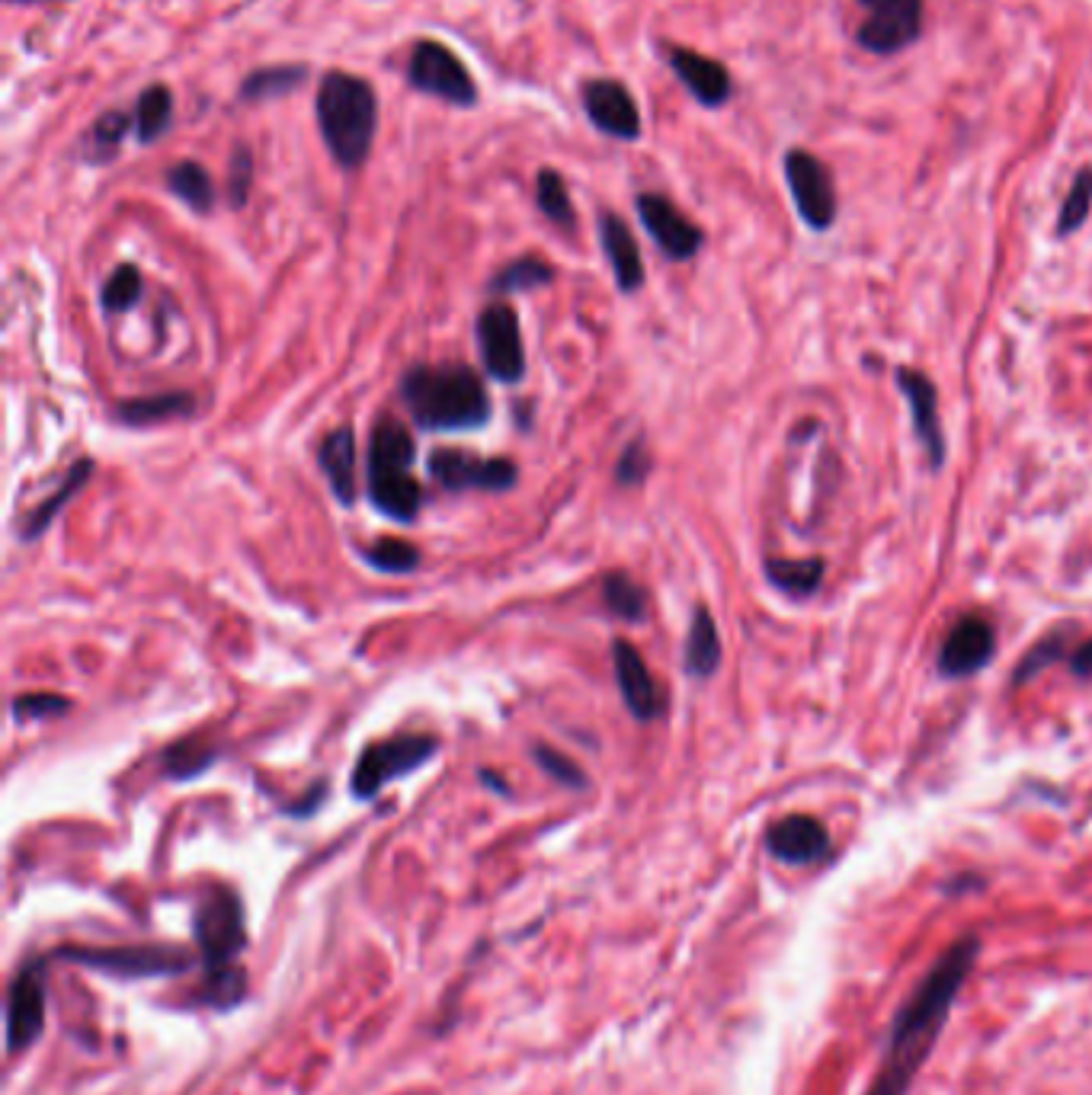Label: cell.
<instances>
[{"label": "cell", "instance_id": "f35d334b", "mask_svg": "<svg viewBox=\"0 0 1092 1095\" xmlns=\"http://www.w3.org/2000/svg\"><path fill=\"white\" fill-rule=\"evenodd\" d=\"M532 756H535V762H538L541 769L549 773L555 782H561V785H568V788H577V792L587 788V773L580 769V765H577L571 756H564V753H558V749H552V746H544V743L535 746Z\"/></svg>", "mask_w": 1092, "mask_h": 1095}, {"label": "cell", "instance_id": "d4e9b609", "mask_svg": "<svg viewBox=\"0 0 1092 1095\" xmlns=\"http://www.w3.org/2000/svg\"><path fill=\"white\" fill-rule=\"evenodd\" d=\"M196 410L192 394L186 391H167V394H151V397H135L116 407V416L129 426H145L170 416H189Z\"/></svg>", "mask_w": 1092, "mask_h": 1095}, {"label": "cell", "instance_id": "5bb4252c", "mask_svg": "<svg viewBox=\"0 0 1092 1095\" xmlns=\"http://www.w3.org/2000/svg\"><path fill=\"white\" fill-rule=\"evenodd\" d=\"M634 205H637V218H641L644 231L653 238V244L664 250V257H670L677 263H686V260H692L702 250V244H705L702 228L696 222H689V218L667 196L641 192L634 199Z\"/></svg>", "mask_w": 1092, "mask_h": 1095}, {"label": "cell", "instance_id": "ba28073f", "mask_svg": "<svg viewBox=\"0 0 1092 1095\" xmlns=\"http://www.w3.org/2000/svg\"><path fill=\"white\" fill-rule=\"evenodd\" d=\"M862 23L855 39L871 55H901L923 33V0H855Z\"/></svg>", "mask_w": 1092, "mask_h": 1095}, {"label": "cell", "instance_id": "f6af8a7d", "mask_svg": "<svg viewBox=\"0 0 1092 1095\" xmlns=\"http://www.w3.org/2000/svg\"><path fill=\"white\" fill-rule=\"evenodd\" d=\"M11 4H36V0H11Z\"/></svg>", "mask_w": 1092, "mask_h": 1095}, {"label": "cell", "instance_id": "7bdbcfd3", "mask_svg": "<svg viewBox=\"0 0 1092 1095\" xmlns=\"http://www.w3.org/2000/svg\"><path fill=\"white\" fill-rule=\"evenodd\" d=\"M1070 673L1079 676V680L1092 676V637L1082 641V644L1070 653Z\"/></svg>", "mask_w": 1092, "mask_h": 1095}, {"label": "cell", "instance_id": "44dd1931", "mask_svg": "<svg viewBox=\"0 0 1092 1095\" xmlns=\"http://www.w3.org/2000/svg\"><path fill=\"white\" fill-rule=\"evenodd\" d=\"M599 244H603V254L615 273V282L622 292H637L644 285V263H641V250H637V241L631 235V228L622 222L618 215L606 211L599 218Z\"/></svg>", "mask_w": 1092, "mask_h": 1095}, {"label": "cell", "instance_id": "ac0fdd59", "mask_svg": "<svg viewBox=\"0 0 1092 1095\" xmlns=\"http://www.w3.org/2000/svg\"><path fill=\"white\" fill-rule=\"evenodd\" d=\"M897 385H901V391L910 401L913 432H917L920 446L929 456V465L942 468L945 465V432H942V420H939V391H936L932 378L917 372V369H910V366H901L897 369Z\"/></svg>", "mask_w": 1092, "mask_h": 1095}, {"label": "cell", "instance_id": "8d00e7d4", "mask_svg": "<svg viewBox=\"0 0 1092 1095\" xmlns=\"http://www.w3.org/2000/svg\"><path fill=\"white\" fill-rule=\"evenodd\" d=\"M99 298H103V308L109 314H123V311L135 308L138 298H142V273H138V266L123 263L113 276L106 279Z\"/></svg>", "mask_w": 1092, "mask_h": 1095}, {"label": "cell", "instance_id": "7402d4cb", "mask_svg": "<svg viewBox=\"0 0 1092 1095\" xmlns=\"http://www.w3.org/2000/svg\"><path fill=\"white\" fill-rule=\"evenodd\" d=\"M317 462H320V471H323L327 484H331L334 497L344 506H350L356 500V440H353V429L340 426L327 435L320 452H317Z\"/></svg>", "mask_w": 1092, "mask_h": 1095}, {"label": "cell", "instance_id": "1f68e13d", "mask_svg": "<svg viewBox=\"0 0 1092 1095\" xmlns=\"http://www.w3.org/2000/svg\"><path fill=\"white\" fill-rule=\"evenodd\" d=\"M603 599L609 612H615L622 621H641L647 615V593L641 583H634L625 571H612L603 580Z\"/></svg>", "mask_w": 1092, "mask_h": 1095}, {"label": "cell", "instance_id": "d590c367", "mask_svg": "<svg viewBox=\"0 0 1092 1095\" xmlns=\"http://www.w3.org/2000/svg\"><path fill=\"white\" fill-rule=\"evenodd\" d=\"M1089 208H1092V167H1082L1067 196H1063V205H1060V215H1057V235L1067 238V235H1076L1082 225H1086V218H1089Z\"/></svg>", "mask_w": 1092, "mask_h": 1095}, {"label": "cell", "instance_id": "ab89813d", "mask_svg": "<svg viewBox=\"0 0 1092 1095\" xmlns=\"http://www.w3.org/2000/svg\"><path fill=\"white\" fill-rule=\"evenodd\" d=\"M68 708H71L68 699L49 695V692H33V695H17L14 699V718L17 721H39V718L64 714Z\"/></svg>", "mask_w": 1092, "mask_h": 1095}, {"label": "cell", "instance_id": "cb8c5ba5", "mask_svg": "<svg viewBox=\"0 0 1092 1095\" xmlns=\"http://www.w3.org/2000/svg\"><path fill=\"white\" fill-rule=\"evenodd\" d=\"M823 561L820 558H770L766 561V577L773 587L795 599H808L820 590L823 583Z\"/></svg>", "mask_w": 1092, "mask_h": 1095}, {"label": "cell", "instance_id": "7a4b0ae2", "mask_svg": "<svg viewBox=\"0 0 1092 1095\" xmlns=\"http://www.w3.org/2000/svg\"><path fill=\"white\" fill-rule=\"evenodd\" d=\"M192 935L205 964V1003L211 1006L238 1003L247 987L244 970L238 967V958L247 945L244 907L238 894L228 888L208 891L196 907Z\"/></svg>", "mask_w": 1092, "mask_h": 1095}, {"label": "cell", "instance_id": "d6986e66", "mask_svg": "<svg viewBox=\"0 0 1092 1095\" xmlns=\"http://www.w3.org/2000/svg\"><path fill=\"white\" fill-rule=\"evenodd\" d=\"M667 61L673 68V74L680 77V83L708 109H718L730 99L734 93V80H730V71L708 58V55H699L692 49H683V45H670L667 49Z\"/></svg>", "mask_w": 1092, "mask_h": 1095}, {"label": "cell", "instance_id": "e575fe53", "mask_svg": "<svg viewBox=\"0 0 1092 1095\" xmlns=\"http://www.w3.org/2000/svg\"><path fill=\"white\" fill-rule=\"evenodd\" d=\"M555 279V266L552 263H544L541 257H522V260H513L510 266H503L491 289L494 292H529V289H538V285H549Z\"/></svg>", "mask_w": 1092, "mask_h": 1095}, {"label": "cell", "instance_id": "74e56055", "mask_svg": "<svg viewBox=\"0 0 1092 1095\" xmlns=\"http://www.w3.org/2000/svg\"><path fill=\"white\" fill-rule=\"evenodd\" d=\"M132 123H135V119H129L126 113H106V116H99V119L93 123V129H90V151H93V157H96V161H99V157H113V154L119 151L123 138L129 135V129H135Z\"/></svg>", "mask_w": 1092, "mask_h": 1095}, {"label": "cell", "instance_id": "f1b7e54d", "mask_svg": "<svg viewBox=\"0 0 1092 1095\" xmlns=\"http://www.w3.org/2000/svg\"><path fill=\"white\" fill-rule=\"evenodd\" d=\"M535 202H538L541 215L549 218V222H555L558 228L574 231V225H577L574 202H571L568 183H564V177L558 170H538V177H535Z\"/></svg>", "mask_w": 1092, "mask_h": 1095}, {"label": "cell", "instance_id": "9a60e30c", "mask_svg": "<svg viewBox=\"0 0 1092 1095\" xmlns=\"http://www.w3.org/2000/svg\"><path fill=\"white\" fill-rule=\"evenodd\" d=\"M997 653V628L984 615H964L939 650V673L948 680H967L984 670Z\"/></svg>", "mask_w": 1092, "mask_h": 1095}, {"label": "cell", "instance_id": "83f0119b", "mask_svg": "<svg viewBox=\"0 0 1092 1095\" xmlns=\"http://www.w3.org/2000/svg\"><path fill=\"white\" fill-rule=\"evenodd\" d=\"M167 189L183 199L192 211L205 215L215 205V183L208 177V170L196 161H180L167 170Z\"/></svg>", "mask_w": 1092, "mask_h": 1095}, {"label": "cell", "instance_id": "60d3db41", "mask_svg": "<svg viewBox=\"0 0 1092 1095\" xmlns=\"http://www.w3.org/2000/svg\"><path fill=\"white\" fill-rule=\"evenodd\" d=\"M251 183H254V157H251V151L241 145V148L232 154V164H228V199H232V205L241 208V205L247 202Z\"/></svg>", "mask_w": 1092, "mask_h": 1095}, {"label": "cell", "instance_id": "7c38bea8", "mask_svg": "<svg viewBox=\"0 0 1092 1095\" xmlns=\"http://www.w3.org/2000/svg\"><path fill=\"white\" fill-rule=\"evenodd\" d=\"M49 958H30L17 970L7 994V1051L20 1054L45 1028V994H49Z\"/></svg>", "mask_w": 1092, "mask_h": 1095}, {"label": "cell", "instance_id": "6da1fadb", "mask_svg": "<svg viewBox=\"0 0 1092 1095\" xmlns=\"http://www.w3.org/2000/svg\"><path fill=\"white\" fill-rule=\"evenodd\" d=\"M977 954H980V939L967 935V939H958L929 967L923 983L894 1016V1025L885 1044V1060L865 1095H907V1089L917 1079V1070L926 1063L936 1038L945 1028V1019L964 987V980L970 977L977 964Z\"/></svg>", "mask_w": 1092, "mask_h": 1095}, {"label": "cell", "instance_id": "f546056e", "mask_svg": "<svg viewBox=\"0 0 1092 1095\" xmlns=\"http://www.w3.org/2000/svg\"><path fill=\"white\" fill-rule=\"evenodd\" d=\"M308 77V68L304 64H273V68H260L254 71L244 87H241V96L257 103V99H276V96H285L292 90H298Z\"/></svg>", "mask_w": 1092, "mask_h": 1095}, {"label": "cell", "instance_id": "836d02e7", "mask_svg": "<svg viewBox=\"0 0 1092 1095\" xmlns=\"http://www.w3.org/2000/svg\"><path fill=\"white\" fill-rule=\"evenodd\" d=\"M363 558L369 568H375L382 574H413L420 564L417 544H410L404 538H378L366 548Z\"/></svg>", "mask_w": 1092, "mask_h": 1095}, {"label": "cell", "instance_id": "484cf974", "mask_svg": "<svg viewBox=\"0 0 1092 1095\" xmlns=\"http://www.w3.org/2000/svg\"><path fill=\"white\" fill-rule=\"evenodd\" d=\"M90 471H93V462L90 459H84V462H77L71 471H68V478L58 484V490L42 503V506H36L30 516H26V525H23V538H39L52 522H55V516L77 497V490L87 484V478H90Z\"/></svg>", "mask_w": 1092, "mask_h": 1095}, {"label": "cell", "instance_id": "2e32d148", "mask_svg": "<svg viewBox=\"0 0 1092 1095\" xmlns=\"http://www.w3.org/2000/svg\"><path fill=\"white\" fill-rule=\"evenodd\" d=\"M584 109L590 123L618 142H637L641 138V113L631 90L618 80L596 77L584 83Z\"/></svg>", "mask_w": 1092, "mask_h": 1095}, {"label": "cell", "instance_id": "4316f807", "mask_svg": "<svg viewBox=\"0 0 1092 1095\" xmlns=\"http://www.w3.org/2000/svg\"><path fill=\"white\" fill-rule=\"evenodd\" d=\"M170 119H173V93H170V87H164V83L148 87L138 96V103H135V135H138V142L142 145L158 142L170 129Z\"/></svg>", "mask_w": 1092, "mask_h": 1095}, {"label": "cell", "instance_id": "3957f363", "mask_svg": "<svg viewBox=\"0 0 1092 1095\" xmlns=\"http://www.w3.org/2000/svg\"><path fill=\"white\" fill-rule=\"evenodd\" d=\"M314 113L331 157L344 170L363 167L378 132V96L372 83L350 71L323 74Z\"/></svg>", "mask_w": 1092, "mask_h": 1095}, {"label": "cell", "instance_id": "52a82bcc", "mask_svg": "<svg viewBox=\"0 0 1092 1095\" xmlns=\"http://www.w3.org/2000/svg\"><path fill=\"white\" fill-rule=\"evenodd\" d=\"M436 737L429 734H401V737H388L382 743H372L363 749L356 769H353V795L363 801H372L388 782L420 769L423 762H429L436 756Z\"/></svg>", "mask_w": 1092, "mask_h": 1095}, {"label": "cell", "instance_id": "e0dca14e", "mask_svg": "<svg viewBox=\"0 0 1092 1095\" xmlns=\"http://www.w3.org/2000/svg\"><path fill=\"white\" fill-rule=\"evenodd\" d=\"M612 664H615V680H618V692L625 699V708L637 721H658L664 714L667 702H664L658 680L650 676L644 656L637 653V647L631 641H615L612 644Z\"/></svg>", "mask_w": 1092, "mask_h": 1095}, {"label": "cell", "instance_id": "277c9868", "mask_svg": "<svg viewBox=\"0 0 1092 1095\" xmlns=\"http://www.w3.org/2000/svg\"><path fill=\"white\" fill-rule=\"evenodd\" d=\"M401 394L423 429H475L491 420L484 382L465 366H417L401 378Z\"/></svg>", "mask_w": 1092, "mask_h": 1095}, {"label": "cell", "instance_id": "8fae6325", "mask_svg": "<svg viewBox=\"0 0 1092 1095\" xmlns=\"http://www.w3.org/2000/svg\"><path fill=\"white\" fill-rule=\"evenodd\" d=\"M478 347H481V363L494 382L516 385L525 375L522 331H519V317L510 304L497 301V304H487L481 311Z\"/></svg>", "mask_w": 1092, "mask_h": 1095}, {"label": "cell", "instance_id": "9c48e42d", "mask_svg": "<svg viewBox=\"0 0 1092 1095\" xmlns=\"http://www.w3.org/2000/svg\"><path fill=\"white\" fill-rule=\"evenodd\" d=\"M407 80L413 90L426 96H440L452 106H475L478 103V87L462 64V58L443 45V42H417L410 64H407Z\"/></svg>", "mask_w": 1092, "mask_h": 1095}, {"label": "cell", "instance_id": "ee69618b", "mask_svg": "<svg viewBox=\"0 0 1092 1095\" xmlns=\"http://www.w3.org/2000/svg\"><path fill=\"white\" fill-rule=\"evenodd\" d=\"M481 779H484V785H491V788H497L500 795H510V788L500 782V776L497 773H487V769H481Z\"/></svg>", "mask_w": 1092, "mask_h": 1095}, {"label": "cell", "instance_id": "30bf717a", "mask_svg": "<svg viewBox=\"0 0 1092 1095\" xmlns=\"http://www.w3.org/2000/svg\"><path fill=\"white\" fill-rule=\"evenodd\" d=\"M782 170L801 222L811 231H830L836 222V186L827 164L804 148H792L782 161Z\"/></svg>", "mask_w": 1092, "mask_h": 1095}, {"label": "cell", "instance_id": "603a6c76", "mask_svg": "<svg viewBox=\"0 0 1092 1095\" xmlns=\"http://www.w3.org/2000/svg\"><path fill=\"white\" fill-rule=\"evenodd\" d=\"M683 667L689 676L696 680H708L715 676V670L721 667V637H718V625L711 618V612L705 606H699L692 612V625L686 634V656Z\"/></svg>", "mask_w": 1092, "mask_h": 1095}, {"label": "cell", "instance_id": "4dcf8cb0", "mask_svg": "<svg viewBox=\"0 0 1092 1095\" xmlns=\"http://www.w3.org/2000/svg\"><path fill=\"white\" fill-rule=\"evenodd\" d=\"M215 759H218V753H215L211 743H205L202 737H186V740L173 743V746L164 753V762H161V765H164V776L180 779V782H189V779H196L199 773H205Z\"/></svg>", "mask_w": 1092, "mask_h": 1095}, {"label": "cell", "instance_id": "8992f818", "mask_svg": "<svg viewBox=\"0 0 1092 1095\" xmlns=\"http://www.w3.org/2000/svg\"><path fill=\"white\" fill-rule=\"evenodd\" d=\"M55 958L77 961L90 970L145 980V977H173L192 967V954L177 945H119V948H58Z\"/></svg>", "mask_w": 1092, "mask_h": 1095}, {"label": "cell", "instance_id": "d6a6232c", "mask_svg": "<svg viewBox=\"0 0 1092 1095\" xmlns=\"http://www.w3.org/2000/svg\"><path fill=\"white\" fill-rule=\"evenodd\" d=\"M1070 637H1073V628H1054L1051 634H1044L1025 656H1022V664L1016 670V686L1035 680L1038 673H1044L1048 667H1054L1057 661H1063L1070 650Z\"/></svg>", "mask_w": 1092, "mask_h": 1095}, {"label": "cell", "instance_id": "b9f144b4", "mask_svg": "<svg viewBox=\"0 0 1092 1095\" xmlns=\"http://www.w3.org/2000/svg\"><path fill=\"white\" fill-rule=\"evenodd\" d=\"M650 471V456H647V446L641 440H634L631 446H625V452L618 456V465H615V481L631 487V484H641Z\"/></svg>", "mask_w": 1092, "mask_h": 1095}, {"label": "cell", "instance_id": "4fadbf2b", "mask_svg": "<svg viewBox=\"0 0 1092 1095\" xmlns=\"http://www.w3.org/2000/svg\"><path fill=\"white\" fill-rule=\"evenodd\" d=\"M429 475L432 481L459 494V490H510L516 487V465L506 459H478L471 452L459 449H440L429 456Z\"/></svg>", "mask_w": 1092, "mask_h": 1095}, {"label": "cell", "instance_id": "ffe728a7", "mask_svg": "<svg viewBox=\"0 0 1092 1095\" xmlns=\"http://www.w3.org/2000/svg\"><path fill=\"white\" fill-rule=\"evenodd\" d=\"M766 846L785 865H811L830 852V833L811 814H789L770 827Z\"/></svg>", "mask_w": 1092, "mask_h": 1095}, {"label": "cell", "instance_id": "5b68a950", "mask_svg": "<svg viewBox=\"0 0 1092 1095\" xmlns=\"http://www.w3.org/2000/svg\"><path fill=\"white\" fill-rule=\"evenodd\" d=\"M410 465H413V440L407 426L391 416L378 420L369 440L366 487L375 509L397 522H413L423 506V487L410 475Z\"/></svg>", "mask_w": 1092, "mask_h": 1095}]
</instances>
